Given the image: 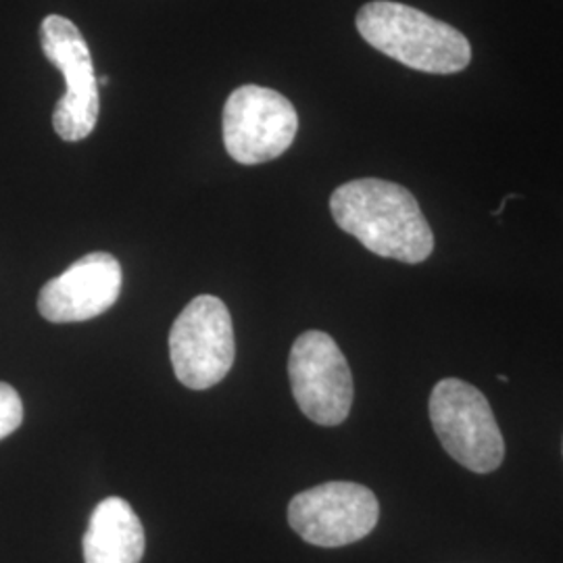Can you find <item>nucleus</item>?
<instances>
[{"mask_svg":"<svg viewBox=\"0 0 563 563\" xmlns=\"http://www.w3.org/2000/svg\"><path fill=\"white\" fill-rule=\"evenodd\" d=\"M86 563H141L144 555V528L132 505L109 497L90 516L84 534Z\"/></svg>","mask_w":563,"mask_h":563,"instance_id":"obj_10","label":"nucleus"},{"mask_svg":"<svg viewBox=\"0 0 563 563\" xmlns=\"http://www.w3.org/2000/svg\"><path fill=\"white\" fill-rule=\"evenodd\" d=\"M121 284V265L113 255L88 253L42 286L38 311L53 323L86 322L115 305Z\"/></svg>","mask_w":563,"mask_h":563,"instance_id":"obj_9","label":"nucleus"},{"mask_svg":"<svg viewBox=\"0 0 563 563\" xmlns=\"http://www.w3.org/2000/svg\"><path fill=\"white\" fill-rule=\"evenodd\" d=\"M430 422L444 451L474 474L501 467L505 441L493 407L483 393L460 378H444L428 401Z\"/></svg>","mask_w":563,"mask_h":563,"instance_id":"obj_3","label":"nucleus"},{"mask_svg":"<svg viewBox=\"0 0 563 563\" xmlns=\"http://www.w3.org/2000/svg\"><path fill=\"white\" fill-rule=\"evenodd\" d=\"M223 144L242 165L274 162L297 139L299 115L284 95L246 84L236 88L223 107Z\"/></svg>","mask_w":563,"mask_h":563,"instance_id":"obj_5","label":"nucleus"},{"mask_svg":"<svg viewBox=\"0 0 563 563\" xmlns=\"http://www.w3.org/2000/svg\"><path fill=\"white\" fill-rule=\"evenodd\" d=\"M376 495L355 483H325L302 490L288 505V523L305 543L344 547L365 539L378 523Z\"/></svg>","mask_w":563,"mask_h":563,"instance_id":"obj_8","label":"nucleus"},{"mask_svg":"<svg viewBox=\"0 0 563 563\" xmlns=\"http://www.w3.org/2000/svg\"><path fill=\"white\" fill-rule=\"evenodd\" d=\"M23 422V402H21L20 393L9 386L0 383V441L13 434Z\"/></svg>","mask_w":563,"mask_h":563,"instance_id":"obj_11","label":"nucleus"},{"mask_svg":"<svg viewBox=\"0 0 563 563\" xmlns=\"http://www.w3.org/2000/svg\"><path fill=\"white\" fill-rule=\"evenodd\" d=\"M42 53L65 78V95L55 107L53 128L60 141L88 139L99 121V80L88 42L78 25L63 15H48L41 25Z\"/></svg>","mask_w":563,"mask_h":563,"instance_id":"obj_6","label":"nucleus"},{"mask_svg":"<svg viewBox=\"0 0 563 563\" xmlns=\"http://www.w3.org/2000/svg\"><path fill=\"white\" fill-rule=\"evenodd\" d=\"M288 376L305 418L320 426H339L349 418L355 397L353 374L330 334L302 332L290 349Z\"/></svg>","mask_w":563,"mask_h":563,"instance_id":"obj_7","label":"nucleus"},{"mask_svg":"<svg viewBox=\"0 0 563 563\" xmlns=\"http://www.w3.org/2000/svg\"><path fill=\"white\" fill-rule=\"evenodd\" d=\"M176 378L192 390L222 383L236 357L234 325L225 302L201 295L184 307L169 332Z\"/></svg>","mask_w":563,"mask_h":563,"instance_id":"obj_4","label":"nucleus"},{"mask_svg":"<svg viewBox=\"0 0 563 563\" xmlns=\"http://www.w3.org/2000/svg\"><path fill=\"white\" fill-rule=\"evenodd\" d=\"M355 23L369 46L416 71L449 76L472 60L470 41L457 27L402 2H367Z\"/></svg>","mask_w":563,"mask_h":563,"instance_id":"obj_2","label":"nucleus"},{"mask_svg":"<svg viewBox=\"0 0 563 563\" xmlns=\"http://www.w3.org/2000/svg\"><path fill=\"white\" fill-rule=\"evenodd\" d=\"M330 211L342 232L386 260L422 263L434 251V234L418 199L395 181L362 178L339 186Z\"/></svg>","mask_w":563,"mask_h":563,"instance_id":"obj_1","label":"nucleus"},{"mask_svg":"<svg viewBox=\"0 0 563 563\" xmlns=\"http://www.w3.org/2000/svg\"><path fill=\"white\" fill-rule=\"evenodd\" d=\"M562 451H563V446H562Z\"/></svg>","mask_w":563,"mask_h":563,"instance_id":"obj_12","label":"nucleus"}]
</instances>
